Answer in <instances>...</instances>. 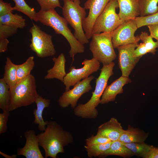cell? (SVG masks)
<instances>
[{"instance_id": "cell-6", "label": "cell", "mask_w": 158, "mask_h": 158, "mask_svg": "<svg viewBox=\"0 0 158 158\" xmlns=\"http://www.w3.org/2000/svg\"><path fill=\"white\" fill-rule=\"evenodd\" d=\"M89 49L93 57L104 65L114 60L116 55L112 42L111 32H104L92 35Z\"/></svg>"}, {"instance_id": "cell-13", "label": "cell", "mask_w": 158, "mask_h": 158, "mask_svg": "<svg viewBox=\"0 0 158 158\" xmlns=\"http://www.w3.org/2000/svg\"><path fill=\"white\" fill-rule=\"evenodd\" d=\"M110 0H87L84 8L89 10L88 16L82 22L83 30L88 39L92 37V28L96 19Z\"/></svg>"}, {"instance_id": "cell-14", "label": "cell", "mask_w": 158, "mask_h": 158, "mask_svg": "<svg viewBox=\"0 0 158 158\" xmlns=\"http://www.w3.org/2000/svg\"><path fill=\"white\" fill-rule=\"evenodd\" d=\"M24 136L26 139L25 143L23 147L17 149V155H22L26 158H44L39 147L35 131L27 130L24 133Z\"/></svg>"}, {"instance_id": "cell-37", "label": "cell", "mask_w": 158, "mask_h": 158, "mask_svg": "<svg viewBox=\"0 0 158 158\" xmlns=\"http://www.w3.org/2000/svg\"><path fill=\"white\" fill-rule=\"evenodd\" d=\"M147 53L148 52L144 44L142 42L138 44L133 51V55L135 58H141Z\"/></svg>"}, {"instance_id": "cell-29", "label": "cell", "mask_w": 158, "mask_h": 158, "mask_svg": "<svg viewBox=\"0 0 158 158\" xmlns=\"http://www.w3.org/2000/svg\"><path fill=\"white\" fill-rule=\"evenodd\" d=\"M10 88L3 78L0 79V108L8 110L10 100Z\"/></svg>"}, {"instance_id": "cell-25", "label": "cell", "mask_w": 158, "mask_h": 158, "mask_svg": "<svg viewBox=\"0 0 158 158\" xmlns=\"http://www.w3.org/2000/svg\"><path fill=\"white\" fill-rule=\"evenodd\" d=\"M140 16L153 14L158 11V0H139Z\"/></svg>"}, {"instance_id": "cell-21", "label": "cell", "mask_w": 158, "mask_h": 158, "mask_svg": "<svg viewBox=\"0 0 158 158\" xmlns=\"http://www.w3.org/2000/svg\"><path fill=\"white\" fill-rule=\"evenodd\" d=\"M113 155L128 157H131L134 154L122 142L118 140L112 141L110 147L104 153L101 157Z\"/></svg>"}, {"instance_id": "cell-5", "label": "cell", "mask_w": 158, "mask_h": 158, "mask_svg": "<svg viewBox=\"0 0 158 158\" xmlns=\"http://www.w3.org/2000/svg\"><path fill=\"white\" fill-rule=\"evenodd\" d=\"M62 14L74 30V35L82 44L89 42V40L83 30L82 22L86 17V13L84 7L80 5V0H63Z\"/></svg>"}, {"instance_id": "cell-24", "label": "cell", "mask_w": 158, "mask_h": 158, "mask_svg": "<svg viewBox=\"0 0 158 158\" xmlns=\"http://www.w3.org/2000/svg\"><path fill=\"white\" fill-rule=\"evenodd\" d=\"M35 65L34 57L30 56L26 61L22 64L17 65V80L20 82L30 74L31 71Z\"/></svg>"}, {"instance_id": "cell-38", "label": "cell", "mask_w": 158, "mask_h": 158, "mask_svg": "<svg viewBox=\"0 0 158 158\" xmlns=\"http://www.w3.org/2000/svg\"><path fill=\"white\" fill-rule=\"evenodd\" d=\"M150 35L153 38L158 41V23L151 24L147 26Z\"/></svg>"}, {"instance_id": "cell-23", "label": "cell", "mask_w": 158, "mask_h": 158, "mask_svg": "<svg viewBox=\"0 0 158 158\" xmlns=\"http://www.w3.org/2000/svg\"><path fill=\"white\" fill-rule=\"evenodd\" d=\"M0 23L11 26L18 28L26 26L25 19L17 14L11 12L0 16Z\"/></svg>"}, {"instance_id": "cell-36", "label": "cell", "mask_w": 158, "mask_h": 158, "mask_svg": "<svg viewBox=\"0 0 158 158\" xmlns=\"http://www.w3.org/2000/svg\"><path fill=\"white\" fill-rule=\"evenodd\" d=\"M13 11H15L14 8L13 7H12L11 3L5 2L3 0H0V16L13 13Z\"/></svg>"}, {"instance_id": "cell-3", "label": "cell", "mask_w": 158, "mask_h": 158, "mask_svg": "<svg viewBox=\"0 0 158 158\" xmlns=\"http://www.w3.org/2000/svg\"><path fill=\"white\" fill-rule=\"evenodd\" d=\"M115 65L113 62L103 65L100 75L96 79L95 89L92 92L90 99L85 104H79L74 109V113L76 116L84 118L94 119L97 117L98 112L96 107L100 103L101 97L109 78L114 74Z\"/></svg>"}, {"instance_id": "cell-40", "label": "cell", "mask_w": 158, "mask_h": 158, "mask_svg": "<svg viewBox=\"0 0 158 158\" xmlns=\"http://www.w3.org/2000/svg\"><path fill=\"white\" fill-rule=\"evenodd\" d=\"M9 42L7 38H0V52H4L8 49Z\"/></svg>"}, {"instance_id": "cell-10", "label": "cell", "mask_w": 158, "mask_h": 158, "mask_svg": "<svg viewBox=\"0 0 158 158\" xmlns=\"http://www.w3.org/2000/svg\"><path fill=\"white\" fill-rule=\"evenodd\" d=\"M135 19L124 21L111 32L112 42L114 48L123 45L138 44L140 40L139 36L134 34L138 29Z\"/></svg>"}, {"instance_id": "cell-1", "label": "cell", "mask_w": 158, "mask_h": 158, "mask_svg": "<svg viewBox=\"0 0 158 158\" xmlns=\"http://www.w3.org/2000/svg\"><path fill=\"white\" fill-rule=\"evenodd\" d=\"M37 136L39 146L44 151L45 158H56L58 154L64 152L65 146L73 141L72 134L63 130L55 121H49L44 131Z\"/></svg>"}, {"instance_id": "cell-41", "label": "cell", "mask_w": 158, "mask_h": 158, "mask_svg": "<svg viewBox=\"0 0 158 158\" xmlns=\"http://www.w3.org/2000/svg\"><path fill=\"white\" fill-rule=\"evenodd\" d=\"M72 0V1H74V0Z\"/></svg>"}, {"instance_id": "cell-4", "label": "cell", "mask_w": 158, "mask_h": 158, "mask_svg": "<svg viewBox=\"0 0 158 158\" xmlns=\"http://www.w3.org/2000/svg\"><path fill=\"white\" fill-rule=\"evenodd\" d=\"M8 110L10 111L31 105L39 95L35 77L30 74L10 88Z\"/></svg>"}, {"instance_id": "cell-28", "label": "cell", "mask_w": 158, "mask_h": 158, "mask_svg": "<svg viewBox=\"0 0 158 158\" xmlns=\"http://www.w3.org/2000/svg\"><path fill=\"white\" fill-rule=\"evenodd\" d=\"M112 141L99 144L86 145L85 148L88 157H101L104 153L110 147Z\"/></svg>"}, {"instance_id": "cell-35", "label": "cell", "mask_w": 158, "mask_h": 158, "mask_svg": "<svg viewBox=\"0 0 158 158\" xmlns=\"http://www.w3.org/2000/svg\"><path fill=\"white\" fill-rule=\"evenodd\" d=\"M0 113V134L6 132L7 129V123L10 115V111L8 110L3 111Z\"/></svg>"}, {"instance_id": "cell-9", "label": "cell", "mask_w": 158, "mask_h": 158, "mask_svg": "<svg viewBox=\"0 0 158 158\" xmlns=\"http://www.w3.org/2000/svg\"><path fill=\"white\" fill-rule=\"evenodd\" d=\"M82 64L83 66L80 68H76L74 66L70 68L69 72L64 78L63 82L66 86L65 91L68 90L71 86H73L82 79L97 72L100 66V63L93 57L91 59H85Z\"/></svg>"}, {"instance_id": "cell-12", "label": "cell", "mask_w": 158, "mask_h": 158, "mask_svg": "<svg viewBox=\"0 0 158 158\" xmlns=\"http://www.w3.org/2000/svg\"><path fill=\"white\" fill-rule=\"evenodd\" d=\"M137 43L130 44L118 47V62L122 75L129 77L140 58L134 57L133 52L137 47Z\"/></svg>"}, {"instance_id": "cell-34", "label": "cell", "mask_w": 158, "mask_h": 158, "mask_svg": "<svg viewBox=\"0 0 158 158\" xmlns=\"http://www.w3.org/2000/svg\"><path fill=\"white\" fill-rule=\"evenodd\" d=\"M111 141L108 138L100 135H93L86 140V145L104 144L109 142Z\"/></svg>"}, {"instance_id": "cell-16", "label": "cell", "mask_w": 158, "mask_h": 158, "mask_svg": "<svg viewBox=\"0 0 158 158\" xmlns=\"http://www.w3.org/2000/svg\"><path fill=\"white\" fill-rule=\"evenodd\" d=\"M124 130L121 123L117 120L112 117L109 120L99 127L96 134L114 141L119 140Z\"/></svg>"}, {"instance_id": "cell-11", "label": "cell", "mask_w": 158, "mask_h": 158, "mask_svg": "<svg viewBox=\"0 0 158 158\" xmlns=\"http://www.w3.org/2000/svg\"><path fill=\"white\" fill-rule=\"evenodd\" d=\"M94 78L93 75L89 76L75 84L72 89L65 91L58 99L59 106L64 108L70 105L72 108L74 109L81 96L92 89L90 83Z\"/></svg>"}, {"instance_id": "cell-15", "label": "cell", "mask_w": 158, "mask_h": 158, "mask_svg": "<svg viewBox=\"0 0 158 158\" xmlns=\"http://www.w3.org/2000/svg\"><path fill=\"white\" fill-rule=\"evenodd\" d=\"M131 82L129 77L121 76L109 85H107L101 97L100 104H105L114 101L118 94L123 93V87Z\"/></svg>"}, {"instance_id": "cell-19", "label": "cell", "mask_w": 158, "mask_h": 158, "mask_svg": "<svg viewBox=\"0 0 158 158\" xmlns=\"http://www.w3.org/2000/svg\"><path fill=\"white\" fill-rule=\"evenodd\" d=\"M148 135V133L129 125L127 130H124L119 140L123 143H142L145 142Z\"/></svg>"}, {"instance_id": "cell-27", "label": "cell", "mask_w": 158, "mask_h": 158, "mask_svg": "<svg viewBox=\"0 0 158 158\" xmlns=\"http://www.w3.org/2000/svg\"><path fill=\"white\" fill-rule=\"evenodd\" d=\"M130 150L134 155L146 158L152 145H147L145 142L142 143H123Z\"/></svg>"}, {"instance_id": "cell-33", "label": "cell", "mask_w": 158, "mask_h": 158, "mask_svg": "<svg viewBox=\"0 0 158 158\" xmlns=\"http://www.w3.org/2000/svg\"><path fill=\"white\" fill-rule=\"evenodd\" d=\"M18 28L0 23V38H7L17 33Z\"/></svg>"}, {"instance_id": "cell-30", "label": "cell", "mask_w": 158, "mask_h": 158, "mask_svg": "<svg viewBox=\"0 0 158 158\" xmlns=\"http://www.w3.org/2000/svg\"><path fill=\"white\" fill-rule=\"evenodd\" d=\"M140 40L145 44L148 53L154 54L158 48V41L154 42L150 35L145 32L142 31L139 36Z\"/></svg>"}, {"instance_id": "cell-32", "label": "cell", "mask_w": 158, "mask_h": 158, "mask_svg": "<svg viewBox=\"0 0 158 158\" xmlns=\"http://www.w3.org/2000/svg\"><path fill=\"white\" fill-rule=\"evenodd\" d=\"M39 5L41 9L47 11L55 9L56 7L62 8L59 0H36Z\"/></svg>"}, {"instance_id": "cell-8", "label": "cell", "mask_w": 158, "mask_h": 158, "mask_svg": "<svg viewBox=\"0 0 158 158\" xmlns=\"http://www.w3.org/2000/svg\"><path fill=\"white\" fill-rule=\"evenodd\" d=\"M29 32L32 35L30 47L39 58L54 56L56 51L53 44L52 36L41 29L37 24H33Z\"/></svg>"}, {"instance_id": "cell-7", "label": "cell", "mask_w": 158, "mask_h": 158, "mask_svg": "<svg viewBox=\"0 0 158 158\" xmlns=\"http://www.w3.org/2000/svg\"><path fill=\"white\" fill-rule=\"evenodd\" d=\"M118 8L117 0H110L96 19L92 34L104 32H111L124 21L120 18L116 9Z\"/></svg>"}, {"instance_id": "cell-20", "label": "cell", "mask_w": 158, "mask_h": 158, "mask_svg": "<svg viewBox=\"0 0 158 158\" xmlns=\"http://www.w3.org/2000/svg\"><path fill=\"white\" fill-rule=\"evenodd\" d=\"M35 103L36 104L37 108L33 111V114L35 117L33 123L36 124H38V129L43 132L45 130L49 121H44L42 118V113L45 108L49 107L50 100L43 98L39 95Z\"/></svg>"}, {"instance_id": "cell-31", "label": "cell", "mask_w": 158, "mask_h": 158, "mask_svg": "<svg viewBox=\"0 0 158 158\" xmlns=\"http://www.w3.org/2000/svg\"><path fill=\"white\" fill-rule=\"evenodd\" d=\"M138 28L144 26L158 23V11L148 16H138L135 19Z\"/></svg>"}, {"instance_id": "cell-26", "label": "cell", "mask_w": 158, "mask_h": 158, "mask_svg": "<svg viewBox=\"0 0 158 158\" xmlns=\"http://www.w3.org/2000/svg\"><path fill=\"white\" fill-rule=\"evenodd\" d=\"M15 3V11L20 12L27 16L31 20L38 21L35 11L29 6L24 0H13Z\"/></svg>"}, {"instance_id": "cell-18", "label": "cell", "mask_w": 158, "mask_h": 158, "mask_svg": "<svg viewBox=\"0 0 158 158\" xmlns=\"http://www.w3.org/2000/svg\"><path fill=\"white\" fill-rule=\"evenodd\" d=\"M52 60L54 62L53 66L47 71V75L44 77L45 79L56 78L63 82L64 78L66 73L65 65L66 59L64 54H61L57 57H54Z\"/></svg>"}, {"instance_id": "cell-2", "label": "cell", "mask_w": 158, "mask_h": 158, "mask_svg": "<svg viewBox=\"0 0 158 158\" xmlns=\"http://www.w3.org/2000/svg\"><path fill=\"white\" fill-rule=\"evenodd\" d=\"M36 16L38 21L51 28L56 33L62 35L66 39L71 47L69 54L72 58V63L76 54L84 52V44L76 38L68 27L67 21L64 17L60 16L55 9L47 11L40 9L37 12Z\"/></svg>"}, {"instance_id": "cell-39", "label": "cell", "mask_w": 158, "mask_h": 158, "mask_svg": "<svg viewBox=\"0 0 158 158\" xmlns=\"http://www.w3.org/2000/svg\"><path fill=\"white\" fill-rule=\"evenodd\" d=\"M146 158H158V148L152 145Z\"/></svg>"}, {"instance_id": "cell-22", "label": "cell", "mask_w": 158, "mask_h": 158, "mask_svg": "<svg viewBox=\"0 0 158 158\" xmlns=\"http://www.w3.org/2000/svg\"><path fill=\"white\" fill-rule=\"evenodd\" d=\"M17 66L13 63L9 57L6 58L3 78L10 88L14 86L17 83Z\"/></svg>"}, {"instance_id": "cell-17", "label": "cell", "mask_w": 158, "mask_h": 158, "mask_svg": "<svg viewBox=\"0 0 158 158\" xmlns=\"http://www.w3.org/2000/svg\"><path fill=\"white\" fill-rule=\"evenodd\" d=\"M119 10L118 15L125 21L135 19L140 15L139 0H117Z\"/></svg>"}]
</instances>
